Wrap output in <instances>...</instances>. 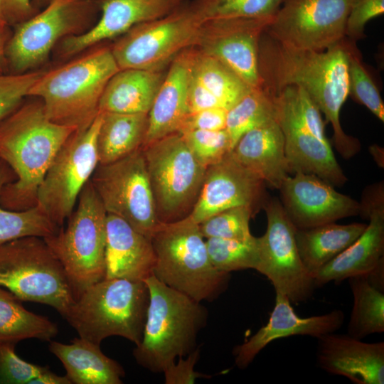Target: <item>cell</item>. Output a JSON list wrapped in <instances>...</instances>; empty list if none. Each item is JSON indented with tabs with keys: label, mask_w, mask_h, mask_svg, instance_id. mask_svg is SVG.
<instances>
[{
	"label": "cell",
	"mask_w": 384,
	"mask_h": 384,
	"mask_svg": "<svg viewBox=\"0 0 384 384\" xmlns=\"http://www.w3.org/2000/svg\"><path fill=\"white\" fill-rule=\"evenodd\" d=\"M348 62L346 37L324 51L289 48L263 33L259 47L262 87L273 95L289 85L304 89L331 124L334 146L344 159L360 150L356 138L346 134L340 122L348 96Z\"/></svg>",
	"instance_id": "6da1fadb"
},
{
	"label": "cell",
	"mask_w": 384,
	"mask_h": 384,
	"mask_svg": "<svg viewBox=\"0 0 384 384\" xmlns=\"http://www.w3.org/2000/svg\"><path fill=\"white\" fill-rule=\"evenodd\" d=\"M78 130L46 116L41 100L24 102L0 123V160L16 178L0 191V205L23 210L37 205L43 178L63 144Z\"/></svg>",
	"instance_id": "7a4b0ae2"
},
{
	"label": "cell",
	"mask_w": 384,
	"mask_h": 384,
	"mask_svg": "<svg viewBox=\"0 0 384 384\" xmlns=\"http://www.w3.org/2000/svg\"><path fill=\"white\" fill-rule=\"evenodd\" d=\"M144 282L149 302L142 338L133 356L143 368L163 373L176 358L186 356L198 347V334L206 324L208 312L201 302L153 274Z\"/></svg>",
	"instance_id": "3957f363"
},
{
	"label": "cell",
	"mask_w": 384,
	"mask_h": 384,
	"mask_svg": "<svg viewBox=\"0 0 384 384\" xmlns=\"http://www.w3.org/2000/svg\"><path fill=\"white\" fill-rule=\"evenodd\" d=\"M119 70L110 48H97L44 71L31 87L28 96L41 100L52 122L83 129L99 113L102 92Z\"/></svg>",
	"instance_id": "277c9868"
},
{
	"label": "cell",
	"mask_w": 384,
	"mask_h": 384,
	"mask_svg": "<svg viewBox=\"0 0 384 384\" xmlns=\"http://www.w3.org/2000/svg\"><path fill=\"white\" fill-rule=\"evenodd\" d=\"M204 238L189 216L160 222L150 238L155 254L153 275L199 302L216 299L230 279V273L213 266Z\"/></svg>",
	"instance_id": "5b68a950"
},
{
	"label": "cell",
	"mask_w": 384,
	"mask_h": 384,
	"mask_svg": "<svg viewBox=\"0 0 384 384\" xmlns=\"http://www.w3.org/2000/svg\"><path fill=\"white\" fill-rule=\"evenodd\" d=\"M149 302L144 281L104 278L75 299L64 319L79 337L94 343L117 336L137 346L142 338Z\"/></svg>",
	"instance_id": "8992f818"
},
{
	"label": "cell",
	"mask_w": 384,
	"mask_h": 384,
	"mask_svg": "<svg viewBox=\"0 0 384 384\" xmlns=\"http://www.w3.org/2000/svg\"><path fill=\"white\" fill-rule=\"evenodd\" d=\"M106 219L107 212L90 180L66 225L43 238L62 265L75 299L105 278Z\"/></svg>",
	"instance_id": "52a82bcc"
},
{
	"label": "cell",
	"mask_w": 384,
	"mask_h": 384,
	"mask_svg": "<svg viewBox=\"0 0 384 384\" xmlns=\"http://www.w3.org/2000/svg\"><path fill=\"white\" fill-rule=\"evenodd\" d=\"M0 287L21 301L48 305L63 318L75 301L62 265L38 236L0 246Z\"/></svg>",
	"instance_id": "ba28073f"
},
{
	"label": "cell",
	"mask_w": 384,
	"mask_h": 384,
	"mask_svg": "<svg viewBox=\"0 0 384 384\" xmlns=\"http://www.w3.org/2000/svg\"><path fill=\"white\" fill-rule=\"evenodd\" d=\"M142 148L159 221L171 223L188 216L206 167L196 159L179 133Z\"/></svg>",
	"instance_id": "9c48e42d"
},
{
	"label": "cell",
	"mask_w": 384,
	"mask_h": 384,
	"mask_svg": "<svg viewBox=\"0 0 384 384\" xmlns=\"http://www.w3.org/2000/svg\"><path fill=\"white\" fill-rule=\"evenodd\" d=\"M100 11L97 0H52L16 25L6 48L8 73H24L43 63L60 41L92 27Z\"/></svg>",
	"instance_id": "30bf717a"
},
{
	"label": "cell",
	"mask_w": 384,
	"mask_h": 384,
	"mask_svg": "<svg viewBox=\"0 0 384 384\" xmlns=\"http://www.w3.org/2000/svg\"><path fill=\"white\" fill-rule=\"evenodd\" d=\"M203 23L184 1L167 15L134 26L110 49L120 70L162 71L179 53L194 47Z\"/></svg>",
	"instance_id": "8fae6325"
},
{
	"label": "cell",
	"mask_w": 384,
	"mask_h": 384,
	"mask_svg": "<svg viewBox=\"0 0 384 384\" xmlns=\"http://www.w3.org/2000/svg\"><path fill=\"white\" fill-rule=\"evenodd\" d=\"M102 114L83 129L75 131L48 169L37 193V205L57 227L64 225L78 196L99 164L97 137Z\"/></svg>",
	"instance_id": "7c38bea8"
},
{
	"label": "cell",
	"mask_w": 384,
	"mask_h": 384,
	"mask_svg": "<svg viewBox=\"0 0 384 384\" xmlns=\"http://www.w3.org/2000/svg\"><path fill=\"white\" fill-rule=\"evenodd\" d=\"M90 182L107 214L151 238L160 222L142 148L114 162L98 164Z\"/></svg>",
	"instance_id": "4fadbf2b"
},
{
	"label": "cell",
	"mask_w": 384,
	"mask_h": 384,
	"mask_svg": "<svg viewBox=\"0 0 384 384\" xmlns=\"http://www.w3.org/2000/svg\"><path fill=\"white\" fill-rule=\"evenodd\" d=\"M263 208L267 228L257 238L259 260L255 270L271 282L275 292L287 296L291 303L307 302L316 287L300 258L296 228L277 199L267 198Z\"/></svg>",
	"instance_id": "5bb4252c"
},
{
	"label": "cell",
	"mask_w": 384,
	"mask_h": 384,
	"mask_svg": "<svg viewBox=\"0 0 384 384\" xmlns=\"http://www.w3.org/2000/svg\"><path fill=\"white\" fill-rule=\"evenodd\" d=\"M351 0H284L265 33L294 49L324 51L345 37Z\"/></svg>",
	"instance_id": "9a60e30c"
},
{
	"label": "cell",
	"mask_w": 384,
	"mask_h": 384,
	"mask_svg": "<svg viewBox=\"0 0 384 384\" xmlns=\"http://www.w3.org/2000/svg\"><path fill=\"white\" fill-rule=\"evenodd\" d=\"M272 17L204 21L193 48L223 63L250 87H262L260 42Z\"/></svg>",
	"instance_id": "2e32d148"
},
{
	"label": "cell",
	"mask_w": 384,
	"mask_h": 384,
	"mask_svg": "<svg viewBox=\"0 0 384 384\" xmlns=\"http://www.w3.org/2000/svg\"><path fill=\"white\" fill-rule=\"evenodd\" d=\"M383 188V182H379L365 191L359 215L368 219L369 224L351 245L317 272L314 277L316 287L366 275L384 262Z\"/></svg>",
	"instance_id": "e0dca14e"
},
{
	"label": "cell",
	"mask_w": 384,
	"mask_h": 384,
	"mask_svg": "<svg viewBox=\"0 0 384 384\" xmlns=\"http://www.w3.org/2000/svg\"><path fill=\"white\" fill-rule=\"evenodd\" d=\"M319 177L302 172L289 175L279 188L281 203L291 222L305 229L360 215L361 205Z\"/></svg>",
	"instance_id": "ac0fdd59"
},
{
	"label": "cell",
	"mask_w": 384,
	"mask_h": 384,
	"mask_svg": "<svg viewBox=\"0 0 384 384\" xmlns=\"http://www.w3.org/2000/svg\"><path fill=\"white\" fill-rule=\"evenodd\" d=\"M265 182L240 164L230 151L206 168L196 204L188 215L200 224L222 210L247 206L254 210L267 201Z\"/></svg>",
	"instance_id": "d6986e66"
},
{
	"label": "cell",
	"mask_w": 384,
	"mask_h": 384,
	"mask_svg": "<svg viewBox=\"0 0 384 384\" xmlns=\"http://www.w3.org/2000/svg\"><path fill=\"white\" fill-rule=\"evenodd\" d=\"M101 16L88 30L60 41L59 55L67 58L105 40L122 36L134 26L163 17L185 0H97Z\"/></svg>",
	"instance_id": "ffe728a7"
},
{
	"label": "cell",
	"mask_w": 384,
	"mask_h": 384,
	"mask_svg": "<svg viewBox=\"0 0 384 384\" xmlns=\"http://www.w3.org/2000/svg\"><path fill=\"white\" fill-rule=\"evenodd\" d=\"M344 314L334 309L326 314L300 317L294 311L284 294L276 292L275 304L267 323L248 340L235 347V363L240 369L247 368L256 356L270 343L293 336L319 338L336 332L343 324Z\"/></svg>",
	"instance_id": "44dd1931"
},
{
	"label": "cell",
	"mask_w": 384,
	"mask_h": 384,
	"mask_svg": "<svg viewBox=\"0 0 384 384\" xmlns=\"http://www.w3.org/2000/svg\"><path fill=\"white\" fill-rule=\"evenodd\" d=\"M316 360L324 370L356 384L384 383V342L366 343L348 334L316 338Z\"/></svg>",
	"instance_id": "7402d4cb"
},
{
	"label": "cell",
	"mask_w": 384,
	"mask_h": 384,
	"mask_svg": "<svg viewBox=\"0 0 384 384\" xmlns=\"http://www.w3.org/2000/svg\"><path fill=\"white\" fill-rule=\"evenodd\" d=\"M194 48L179 53L169 64L151 107L142 146L177 133L189 113L188 92L191 78Z\"/></svg>",
	"instance_id": "603a6c76"
},
{
	"label": "cell",
	"mask_w": 384,
	"mask_h": 384,
	"mask_svg": "<svg viewBox=\"0 0 384 384\" xmlns=\"http://www.w3.org/2000/svg\"><path fill=\"white\" fill-rule=\"evenodd\" d=\"M154 265L151 239L107 213L105 278L144 281L153 274Z\"/></svg>",
	"instance_id": "cb8c5ba5"
},
{
	"label": "cell",
	"mask_w": 384,
	"mask_h": 384,
	"mask_svg": "<svg viewBox=\"0 0 384 384\" xmlns=\"http://www.w3.org/2000/svg\"><path fill=\"white\" fill-rule=\"evenodd\" d=\"M230 153L272 188L279 190L290 174L283 133L275 120L245 133Z\"/></svg>",
	"instance_id": "d4e9b609"
},
{
	"label": "cell",
	"mask_w": 384,
	"mask_h": 384,
	"mask_svg": "<svg viewBox=\"0 0 384 384\" xmlns=\"http://www.w3.org/2000/svg\"><path fill=\"white\" fill-rule=\"evenodd\" d=\"M48 347L63 363L71 383H122L124 368L105 355L100 345L78 337L69 344L50 341Z\"/></svg>",
	"instance_id": "484cf974"
},
{
	"label": "cell",
	"mask_w": 384,
	"mask_h": 384,
	"mask_svg": "<svg viewBox=\"0 0 384 384\" xmlns=\"http://www.w3.org/2000/svg\"><path fill=\"white\" fill-rule=\"evenodd\" d=\"M164 75L135 68L118 70L102 92L99 112L148 114Z\"/></svg>",
	"instance_id": "4316f807"
},
{
	"label": "cell",
	"mask_w": 384,
	"mask_h": 384,
	"mask_svg": "<svg viewBox=\"0 0 384 384\" xmlns=\"http://www.w3.org/2000/svg\"><path fill=\"white\" fill-rule=\"evenodd\" d=\"M366 223L337 224L329 223L295 230V239L302 262L313 277L364 231Z\"/></svg>",
	"instance_id": "83f0119b"
},
{
	"label": "cell",
	"mask_w": 384,
	"mask_h": 384,
	"mask_svg": "<svg viewBox=\"0 0 384 384\" xmlns=\"http://www.w3.org/2000/svg\"><path fill=\"white\" fill-rule=\"evenodd\" d=\"M102 114L97 137L99 164L114 162L142 147L147 129L148 114Z\"/></svg>",
	"instance_id": "f1b7e54d"
},
{
	"label": "cell",
	"mask_w": 384,
	"mask_h": 384,
	"mask_svg": "<svg viewBox=\"0 0 384 384\" xmlns=\"http://www.w3.org/2000/svg\"><path fill=\"white\" fill-rule=\"evenodd\" d=\"M21 301L9 291L0 287V343H16L24 339L50 341L58 328L48 317L23 307Z\"/></svg>",
	"instance_id": "f546056e"
},
{
	"label": "cell",
	"mask_w": 384,
	"mask_h": 384,
	"mask_svg": "<svg viewBox=\"0 0 384 384\" xmlns=\"http://www.w3.org/2000/svg\"><path fill=\"white\" fill-rule=\"evenodd\" d=\"M348 279L353 306L348 324V334L361 339L384 331V294L373 287L366 275Z\"/></svg>",
	"instance_id": "4dcf8cb0"
},
{
	"label": "cell",
	"mask_w": 384,
	"mask_h": 384,
	"mask_svg": "<svg viewBox=\"0 0 384 384\" xmlns=\"http://www.w3.org/2000/svg\"><path fill=\"white\" fill-rule=\"evenodd\" d=\"M192 75L215 97L220 106L226 111L252 89L223 63L199 52L196 48L193 58Z\"/></svg>",
	"instance_id": "1f68e13d"
},
{
	"label": "cell",
	"mask_w": 384,
	"mask_h": 384,
	"mask_svg": "<svg viewBox=\"0 0 384 384\" xmlns=\"http://www.w3.org/2000/svg\"><path fill=\"white\" fill-rule=\"evenodd\" d=\"M15 178L11 168L0 160V191ZM58 229L38 205L23 210H9L0 205V246L26 236L46 238Z\"/></svg>",
	"instance_id": "d6a6232c"
},
{
	"label": "cell",
	"mask_w": 384,
	"mask_h": 384,
	"mask_svg": "<svg viewBox=\"0 0 384 384\" xmlns=\"http://www.w3.org/2000/svg\"><path fill=\"white\" fill-rule=\"evenodd\" d=\"M277 112L273 97L262 87L252 88L227 111L225 130L232 149L247 132L272 121ZM232 150V149H231Z\"/></svg>",
	"instance_id": "836d02e7"
},
{
	"label": "cell",
	"mask_w": 384,
	"mask_h": 384,
	"mask_svg": "<svg viewBox=\"0 0 384 384\" xmlns=\"http://www.w3.org/2000/svg\"><path fill=\"white\" fill-rule=\"evenodd\" d=\"M284 0H193L191 3L204 21L235 18H272Z\"/></svg>",
	"instance_id": "e575fe53"
},
{
	"label": "cell",
	"mask_w": 384,
	"mask_h": 384,
	"mask_svg": "<svg viewBox=\"0 0 384 384\" xmlns=\"http://www.w3.org/2000/svg\"><path fill=\"white\" fill-rule=\"evenodd\" d=\"M213 266L228 272L246 269L256 270L259 260L257 238L241 240L210 238L206 240Z\"/></svg>",
	"instance_id": "d590c367"
},
{
	"label": "cell",
	"mask_w": 384,
	"mask_h": 384,
	"mask_svg": "<svg viewBox=\"0 0 384 384\" xmlns=\"http://www.w3.org/2000/svg\"><path fill=\"white\" fill-rule=\"evenodd\" d=\"M346 44L348 62V95L365 106L379 120L384 122V104L380 92L363 63L355 42Z\"/></svg>",
	"instance_id": "8d00e7d4"
},
{
	"label": "cell",
	"mask_w": 384,
	"mask_h": 384,
	"mask_svg": "<svg viewBox=\"0 0 384 384\" xmlns=\"http://www.w3.org/2000/svg\"><path fill=\"white\" fill-rule=\"evenodd\" d=\"M254 211L247 206L222 210L198 224L201 233L206 239H250L253 235L250 230V220Z\"/></svg>",
	"instance_id": "74e56055"
},
{
	"label": "cell",
	"mask_w": 384,
	"mask_h": 384,
	"mask_svg": "<svg viewBox=\"0 0 384 384\" xmlns=\"http://www.w3.org/2000/svg\"><path fill=\"white\" fill-rule=\"evenodd\" d=\"M181 134L196 159L206 168L220 161L232 149L225 129L195 130Z\"/></svg>",
	"instance_id": "f35d334b"
},
{
	"label": "cell",
	"mask_w": 384,
	"mask_h": 384,
	"mask_svg": "<svg viewBox=\"0 0 384 384\" xmlns=\"http://www.w3.org/2000/svg\"><path fill=\"white\" fill-rule=\"evenodd\" d=\"M43 72L0 75V123L23 102L31 87Z\"/></svg>",
	"instance_id": "ab89813d"
},
{
	"label": "cell",
	"mask_w": 384,
	"mask_h": 384,
	"mask_svg": "<svg viewBox=\"0 0 384 384\" xmlns=\"http://www.w3.org/2000/svg\"><path fill=\"white\" fill-rule=\"evenodd\" d=\"M47 368L19 358L15 352V343H0V384H29Z\"/></svg>",
	"instance_id": "60d3db41"
},
{
	"label": "cell",
	"mask_w": 384,
	"mask_h": 384,
	"mask_svg": "<svg viewBox=\"0 0 384 384\" xmlns=\"http://www.w3.org/2000/svg\"><path fill=\"white\" fill-rule=\"evenodd\" d=\"M383 13L384 0H351L346 23V37L354 42L363 38L367 22Z\"/></svg>",
	"instance_id": "b9f144b4"
},
{
	"label": "cell",
	"mask_w": 384,
	"mask_h": 384,
	"mask_svg": "<svg viewBox=\"0 0 384 384\" xmlns=\"http://www.w3.org/2000/svg\"><path fill=\"white\" fill-rule=\"evenodd\" d=\"M227 111L222 108H209L188 113L177 133L195 130H221L225 129Z\"/></svg>",
	"instance_id": "7bdbcfd3"
},
{
	"label": "cell",
	"mask_w": 384,
	"mask_h": 384,
	"mask_svg": "<svg viewBox=\"0 0 384 384\" xmlns=\"http://www.w3.org/2000/svg\"><path fill=\"white\" fill-rule=\"evenodd\" d=\"M200 355V349L197 347L186 356V358L178 357V362L169 366L163 373L166 384H191L199 378H209L208 375L196 372L194 367Z\"/></svg>",
	"instance_id": "ee69618b"
},
{
	"label": "cell",
	"mask_w": 384,
	"mask_h": 384,
	"mask_svg": "<svg viewBox=\"0 0 384 384\" xmlns=\"http://www.w3.org/2000/svg\"><path fill=\"white\" fill-rule=\"evenodd\" d=\"M188 107L189 113L209 108H222L215 97L193 76L192 72L188 92Z\"/></svg>",
	"instance_id": "f6af8a7d"
},
{
	"label": "cell",
	"mask_w": 384,
	"mask_h": 384,
	"mask_svg": "<svg viewBox=\"0 0 384 384\" xmlns=\"http://www.w3.org/2000/svg\"><path fill=\"white\" fill-rule=\"evenodd\" d=\"M2 1L9 26L22 23L38 12L33 8L31 0Z\"/></svg>",
	"instance_id": "bcb514c9"
},
{
	"label": "cell",
	"mask_w": 384,
	"mask_h": 384,
	"mask_svg": "<svg viewBox=\"0 0 384 384\" xmlns=\"http://www.w3.org/2000/svg\"><path fill=\"white\" fill-rule=\"evenodd\" d=\"M69 378L65 375H59L47 368L43 373L32 379L29 384H70Z\"/></svg>",
	"instance_id": "7dc6e473"
},
{
	"label": "cell",
	"mask_w": 384,
	"mask_h": 384,
	"mask_svg": "<svg viewBox=\"0 0 384 384\" xmlns=\"http://www.w3.org/2000/svg\"><path fill=\"white\" fill-rule=\"evenodd\" d=\"M11 33L9 26L0 28V75L8 73L6 48Z\"/></svg>",
	"instance_id": "c3c4849f"
},
{
	"label": "cell",
	"mask_w": 384,
	"mask_h": 384,
	"mask_svg": "<svg viewBox=\"0 0 384 384\" xmlns=\"http://www.w3.org/2000/svg\"><path fill=\"white\" fill-rule=\"evenodd\" d=\"M7 26H9V24L6 17L3 1L0 0V28H3Z\"/></svg>",
	"instance_id": "681fc988"
},
{
	"label": "cell",
	"mask_w": 384,
	"mask_h": 384,
	"mask_svg": "<svg viewBox=\"0 0 384 384\" xmlns=\"http://www.w3.org/2000/svg\"><path fill=\"white\" fill-rule=\"evenodd\" d=\"M33 8L39 11L41 8L46 7L52 0H31Z\"/></svg>",
	"instance_id": "f907efd6"
}]
</instances>
